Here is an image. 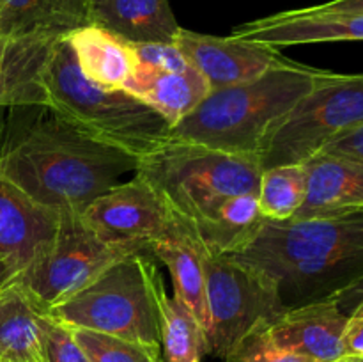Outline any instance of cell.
I'll use <instances>...</instances> for the list:
<instances>
[{"mask_svg": "<svg viewBox=\"0 0 363 362\" xmlns=\"http://www.w3.org/2000/svg\"><path fill=\"white\" fill-rule=\"evenodd\" d=\"M350 314L335 300H321L289 307L268 325L277 346L314 362H332L344 357L342 336Z\"/></svg>", "mask_w": 363, "mask_h": 362, "instance_id": "obj_14", "label": "cell"}, {"mask_svg": "<svg viewBox=\"0 0 363 362\" xmlns=\"http://www.w3.org/2000/svg\"><path fill=\"white\" fill-rule=\"evenodd\" d=\"M45 106L91 137L135 158H144L169 141V123L124 89L87 80L73 48L59 38L41 77Z\"/></svg>", "mask_w": 363, "mask_h": 362, "instance_id": "obj_3", "label": "cell"}, {"mask_svg": "<svg viewBox=\"0 0 363 362\" xmlns=\"http://www.w3.org/2000/svg\"><path fill=\"white\" fill-rule=\"evenodd\" d=\"M328 73L286 59L254 80L213 89L194 112L170 128L169 141L259 160L269 130Z\"/></svg>", "mask_w": 363, "mask_h": 362, "instance_id": "obj_2", "label": "cell"}, {"mask_svg": "<svg viewBox=\"0 0 363 362\" xmlns=\"http://www.w3.org/2000/svg\"><path fill=\"white\" fill-rule=\"evenodd\" d=\"M57 39L0 35V106H45L41 77Z\"/></svg>", "mask_w": 363, "mask_h": 362, "instance_id": "obj_16", "label": "cell"}, {"mask_svg": "<svg viewBox=\"0 0 363 362\" xmlns=\"http://www.w3.org/2000/svg\"><path fill=\"white\" fill-rule=\"evenodd\" d=\"M307 194V170L303 163L262 169L259 181V206L266 220H289L301 208Z\"/></svg>", "mask_w": 363, "mask_h": 362, "instance_id": "obj_24", "label": "cell"}, {"mask_svg": "<svg viewBox=\"0 0 363 362\" xmlns=\"http://www.w3.org/2000/svg\"><path fill=\"white\" fill-rule=\"evenodd\" d=\"M0 35H2V34H0Z\"/></svg>", "mask_w": 363, "mask_h": 362, "instance_id": "obj_36", "label": "cell"}, {"mask_svg": "<svg viewBox=\"0 0 363 362\" xmlns=\"http://www.w3.org/2000/svg\"><path fill=\"white\" fill-rule=\"evenodd\" d=\"M230 35L275 48L312 43L363 41V14L326 13L312 6L238 25Z\"/></svg>", "mask_w": 363, "mask_h": 362, "instance_id": "obj_12", "label": "cell"}, {"mask_svg": "<svg viewBox=\"0 0 363 362\" xmlns=\"http://www.w3.org/2000/svg\"><path fill=\"white\" fill-rule=\"evenodd\" d=\"M332 362H363V357H353V355H344V357L337 358Z\"/></svg>", "mask_w": 363, "mask_h": 362, "instance_id": "obj_34", "label": "cell"}, {"mask_svg": "<svg viewBox=\"0 0 363 362\" xmlns=\"http://www.w3.org/2000/svg\"><path fill=\"white\" fill-rule=\"evenodd\" d=\"M0 151V176L55 212H82L138 158L78 130L48 106Z\"/></svg>", "mask_w": 363, "mask_h": 362, "instance_id": "obj_1", "label": "cell"}, {"mask_svg": "<svg viewBox=\"0 0 363 362\" xmlns=\"http://www.w3.org/2000/svg\"><path fill=\"white\" fill-rule=\"evenodd\" d=\"M137 172L158 190L174 215L195 231L229 197L257 194L262 167L252 156L167 141L138 160Z\"/></svg>", "mask_w": 363, "mask_h": 362, "instance_id": "obj_4", "label": "cell"}, {"mask_svg": "<svg viewBox=\"0 0 363 362\" xmlns=\"http://www.w3.org/2000/svg\"><path fill=\"white\" fill-rule=\"evenodd\" d=\"M149 256L133 252L117 259L48 314L71 329L96 330L160 348L158 295L163 283Z\"/></svg>", "mask_w": 363, "mask_h": 362, "instance_id": "obj_5", "label": "cell"}, {"mask_svg": "<svg viewBox=\"0 0 363 362\" xmlns=\"http://www.w3.org/2000/svg\"><path fill=\"white\" fill-rule=\"evenodd\" d=\"M123 89L156 110L170 128L194 112L211 91L208 82L191 66L181 73L137 66Z\"/></svg>", "mask_w": 363, "mask_h": 362, "instance_id": "obj_18", "label": "cell"}, {"mask_svg": "<svg viewBox=\"0 0 363 362\" xmlns=\"http://www.w3.org/2000/svg\"><path fill=\"white\" fill-rule=\"evenodd\" d=\"M354 254H363V212L312 219H264L240 251L227 256L275 279L287 270L312 268Z\"/></svg>", "mask_w": 363, "mask_h": 362, "instance_id": "obj_7", "label": "cell"}, {"mask_svg": "<svg viewBox=\"0 0 363 362\" xmlns=\"http://www.w3.org/2000/svg\"><path fill=\"white\" fill-rule=\"evenodd\" d=\"M332 300H335L337 305H339L346 314H351L358 305L363 304V277L360 280H357L353 286L340 291V293L337 295L335 298H332Z\"/></svg>", "mask_w": 363, "mask_h": 362, "instance_id": "obj_31", "label": "cell"}, {"mask_svg": "<svg viewBox=\"0 0 363 362\" xmlns=\"http://www.w3.org/2000/svg\"><path fill=\"white\" fill-rule=\"evenodd\" d=\"M342 350L344 355L363 357V304L350 314L342 336Z\"/></svg>", "mask_w": 363, "mask_h": 362, "instance_id": "obj_30", "label": "cell"}, {"mask_svg": "<svg viewBox=\"0 0 363 362\" xmlns=\"http://www.w3.org/2000/svg\"><path fill=\"white\" fill-rule=\"evenodd\" d=\"M6 362H18V361H6Z\"/></svg>", "mask_w": 363, "mask_h": 362, "instance_id": "obj_35", "label": "cell"}, {"mask_svg": "<svg viewBox=\"0 0 363 362\" xmlns=\"http://www.w3.org/2000/svg\"><path fill=\"white\" fill-rule=\"evenodd\" d=\"M91 0H0V34L66 38L92 25Z\"/></svg>", "mask_w": 363, "mask_h": 362, "instance_id": "obj_19", "label": "cell"}, {"mask_svg": "<svg viewBox=\"0 0 363 362\" xmlns=\"http://www.w3.org/2000/svg\"><path fill=\"white\" fill-rule=\"evenodd\" d=\"M319 153H328V155L344 156V158L363 162V124L335 137Z\"/></svg>", "mask_w": 363, "mask_h": 362, "instance_id": "obj_29", "label": "cell"}, {"mask_svg": "<svg viewBox=\"0 0 363 362\" xmlns=\"http://www.w3.org/2000/svg\"><path fill=\"white\" fill-rule=\"evenodd\" d=\"M135 248L113 245L91 229L82 212H60L50 247L18 277V284L43 312L77 295L110 265Z\"/></svg>", "mask_w": 363, "mask_h": 362, "instance_id": "obj_9", "label": "cell"}, {"mask_svg": "<svg viewBox=\"0 0 363 362\" xmlns=\"http://www.w3.org/2000/svg\"><path fill=\"white\" fill-rule=\"evenodd\" d=\"M82 216L108 243L149 254L156 241L170 240L191 229L174 215L165 199L138 172L92 199L82 209Z\"/></svg>", "mask_w": 363, "mask_h": 362, "instance_id": "obj_10", "label": "cell"}, {"mask_svg": "<svg viewBox=\"0 0 363 362\" xmlns=\"http://www.w3.org/2000/svg\"><path fill=\"white\" fill-rule=\"evenodd\" d=\"M362 124L363 73L330 71L269 130L259 162L262 169L303 163L333 138Z\"/></svg>", "mask_w": 363, "mask_h": 362, "instance_id": "obj_6", "label": "cell"}, {"mask_svg": "<svg viewBox=\"0 0 363 362\" xmlns=\"http://www.w3.org/2000/svg\"><path fill=\"white\" fill-rule=\"evenodd\" d=\"M326 13H360L363 14V0H332V2L314 6Z\"/></svg>", "mask_w": 363, "mask_h": 362, "instance_id": "obj_32", "label": "cell"}, {"mask_svg": "<svg viewBox=\"0 0 363 362\" xmlns=\"http://www.w3.org/2000/svg\"><path fill=\"white\" fill-rule=\"evenodd\" d=\"M41 312L18 280L0 291V362H43Z\"/></svg>", "mask_w": 363, "mask_h": 362, "instance_id": "obj_22", "label": "cell"}, {"mask_svg": "<svg viewBox=\"0 0 363 362\" xmlns=\"http://www.w3.org/2000/svg\"><path fill=\"white\" fill-rule=\"evenodd\" d=\"M73 334L91 362H162L156 346L87 329H73Z\"/></svg>", "mask_w": 363, "mask_h": 362, "instance_id": "obj_25", "label": "cell"}, {"mask_svg": "<svg viewBox=\"0 0 363 362\" xmlns=\"http://www.w3.org/2000/svg\"><path fill=\"white\" fill-rule=\"evenodd\" d=\"M151 256L169 268L172 277L174 298L183 302L208 334L209 312L206 297L204 247L191 229L183 231L170 240L151 245Z\"/></svg>", "mask_w": 363, "mask_h": 362, "instance_id": "obj_21", "label": "cell"}, {"mask_svg": "<svg viewBox=\"0 0 363 362\" xmlns=\"http://www.w3.org/2000/svg\"><path fill=\"white\" fill-rule=\"evenodd\" d=\"M131 46L137 55L138 66L151 67L156 71H172V73H181L190 67L176 43H138V45L131 43Z\"/></svg>", "mask_w": 363, "mask_h": 362, "instance_id": "obj_28", "label": "cell"}, {"mask_svg": "<svg viewBox=\"0 0 363 362\" xmlns=\"http://www.w3.org/2000/svg\"><path fill=\"white\" fill-rule=\"evenodd\" d=\"M18 277H20V272L7 259L0 256V291L9 286V284L16 283Z\"/></svg>", "mask_w": 363, "mask_h": 362, "instance_id": "obj_33", "label": "cell"}, {"mask_svg": "<svg viewBox=\"0 0 363 362\" xmlns=\"http://www.w3.org/2000/svg\"><path fill=\"white\" fill-rule=\"evenodd\" d=\"M92 21L128 43H176L181 32L169 0H91Z\"/></svg>", "mask_w": 363, "mask_h": 362, "instance_id": "obj_17", "label": "cell"}, {"mask_svg": "<svg viewBox=\"0 0 363 362\" xmlns=\"http://www.w3.org/2000/svg\"><path fill=\"white\" fill-rule=\"evenodd\" d=\"M225 362H314L307 357L277 346L269 337L268 325L248 332L223 358Z\"/></svg>", "mask_w": 363, "mask_h": 362, "instance_id": "obj_27", "label": "cell"}, {"mask_svg": "<svg viewBox=\"0 0 363 362\" xmlns=\"http://www.w3.org/2000/svg\"><path fill=\"white\" fill-rule=\"evenodd\" d=\"M158 316L160 344L167 362H202L209 353L206 329L183 302L167 297L165 287L158 295Z\"/></svg>", "mask_w": 363, "mask_h": 362, "instance_id": "obj_23", "label": "cell"}, {"mask_svg": "<svg viewBox=\"0 0 363 362\" xmlns=\"http://www.w3.org/2000/svg\"><path fill=\"white\" fill-rule=\"evenodd\" d=\"M39 327L43 362H91L84 348L78 344L71 327L52 318L48 312H41Z\"/></svg>", "mask_w": 363, "mask_h": 362, "instance_id": "obj_26", "label": "cell"}, {"mask_svg": "<svg viewBox=\"0 0 363 362\" xmlns=\"http://www.w3.org/2000/svg\"><path fill=\"white\" fill-rule=\"evenodd\" d=\"M59 224L60 212L39 204L0 176V256L18 272L50 247Z\"/></svg>", "mask_w": 363, "mask_h": 362, "instance_id": "obj_13", "label": "cell"}, {"mask_svg": "<svg viewBox=\"0 0 363 362\" xmlns=\"http://www.w3.org/2000/svg\"><path fill=\"white\" fill-rule=\"evenodd\" d=\"M303 165L307 194L293 219L363 212V162L315 153Z\"/></svg>", "mask_w": 363, "mask_h": 362, "instance_id": "obj_15", "label": "cell"}, {"mask_svg": "<svg viewBox=\"0 0 363 362\" xmlns=\"http://www.w3.org/2000/svg\"><path fill=\"white\" fill-rule=\"evenodd\" d=\"M67 41L84 77L101 87L123 89L138 66L131 43L94 23L71 32Z\"/></svg>", "mask_w": 363, "mask_h": 362, "instance_id": "obj_20", "label": "cell"}, {"mask_svg": "<svg viewBox=\"0 0 363 362\" xmlns=\"http://www.w3.org/2000/svg\"><path fill=\"white\" fill-rule=\"evenodd\" d=\"M176 45L188 64L208 82L211 91L254 80L287 59L275 46L236 35L218 38L186 28H181Z\"/></svg>", "mask_w": 363, "mask_h": 362, "instance_id": "obj_11", "label": "cell"}, {"mask_svg": "<svg viewBox=\"0 0 363 362\" xmlns=\"http://www.w3.org/2000/svg\"><path fill=\"white\" fill-rule=\"evenodd\" d=\"M209 353H227L254 329L269 325L286 305L272 277L227 254L204 248Z\"/></svg>", "mask_w": 363, "mask_h": 362, "instance_id": "obj_8", "label": "cell"}]
</instances>
